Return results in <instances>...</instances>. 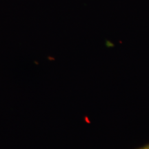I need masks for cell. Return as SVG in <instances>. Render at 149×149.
<instances>
[{
    "label": "cell",
    "mask_w": 149,
    "mask_h": 149,
    "mask_svg": "<svg viewBox=\"0 0 149 149\" xmlns=\"http://www.w3.org/2000/svg\"><path fill=\"white\" fill-rule=\"evenodd\" d=\"M138 149H149V144L146 145V146H144L141 147V148H138Z\"/></svg>",
    "instance_id": "cell-1"
}]
</instances>
